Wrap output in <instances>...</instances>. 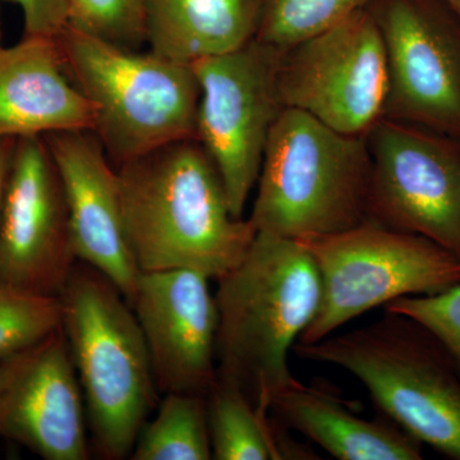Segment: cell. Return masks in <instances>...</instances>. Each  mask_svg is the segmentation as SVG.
Listing matches in <instances>:
<instances>
[{"instance_id":"cell-1","label":"cell","mask_w":460,"mask_h":460,"mask_svg":"<svg viewBox=\"0 0 460 460\" xmlns=\"http://www.w3.org/2000/svg\"><path fill=\"white\" fill-rule=\"evenodd\" d=\"M117 172L138 270L187 269L217 280L246 256L257 230L232 214L219 172L196 138L164 145Z\"/></svg>"},{"instance_id":"cell-2","label":"cell","mask_w":460,"mask_h":460,"mask_svg":"<svg viewBox=\"0 0 460 460\" xmlns=\"http://www.w3.org/2000/svg\"><path fill=\"white\" fill-rule=\"evenodd\" d=\"M217 281V381L270 413L299 381L288 357L319 310V271L296 239L257 232L243 260Z\"/></svg>"},{"instance_id":"cell-3","label":"cell","mask_w":460,"mask_h":460,"mask_svg":"<svg viewBox=\"0 0 460 460\" xmlns=\"http://www.w3.org/2000/svg\"><path fill=\"white\" fill-rule=\"evenodd\" d=\"M59 299L91 449L105 460L129 458L160 394L140 323L113 281L86 262L75 263Z\"/></svg>"},{"instance_id":"cell-4","label":"cell","mask_w":460,"mask_h":460,"mask_svg":"<svg viewBox=\"0 0 460 460\" xmlns=\"http://www.w3.org/2000/svg\"><path fill=\"white\" fill-rule=\"evenodd\" d=\"M293 352L349 372L384 417L441 456L460 460V372L416 321L385 311L370 325L296 343Z\"/></svg>"},{"instance_id":"cell-5","label":"cell","mask_w":460,"mask_h":460,"mask_svg":"<svg viewBox=\"0 0 460 460\" xmlns=\"http://www.w3.org/2000/svg\"><path fill=\"white\" fill-rule=\"evenodd\" d=\"M370 175V151L359 136L284 108L263 153L251 223L293 239L353 228L366 220Z\"/></svg>"},{"instance_id":"cell-6","label":"cell","mask_w":460,"mask_h":460,"mask_svg":"<svg viewBox=\"0 0 460 460\" xmlns=\"http://www.w3.org/2000/svg\"><path fill=\"white\" fill-rule=\"evenodd\" d=\"M57 41L66 74L95 109L93 132L115 168L195 138L199 84L192 66L68 26Z\"/></svg>"},{"instance_id":"cell-7","label":"cell","mask_w":460,"mask_h":460,"mask_svg":"<svg viewBox=\"0 0 460 460\" xmlns=\"http://www.w3.org/2000/svg\"><path fill=\"white\" fill-rule=\"evenodd\" d=\"M321 281L319 310L296 343H316L368 311L460 283V261L420 235L363 220L332 234L296 239Z\"/></svg>"},{"instance_id":"cell-8","label":"cell","mask_w":460,"mask_h":460,"mask_svg":"<svg viewBox=\"0 0 460 460\" xmlns=\"http://www.w3.org/2000/svg\"><path fill=\"white\" fill-rule=\"evenodd\" d=\"M281 53L259 40L190 65L199 84L196 136L238 219L255 189L272 126L284 109Z\"/></svg>"},{"instance_id":"cell-9","label":"cell","mask_w":460,"mask_h":460,"mask_svg":"<svg viewBox=\"0 0 460 460\" xmlns=\"http://www.w3.org/2000/svg\"><path fill=\"white\" fill-rule=\"evenodd\" d=\"M284 108L298 109L334 131L361 136L385 113V44L368 8L281 53Z\"/></svg>"},{"instance_id":"cell-10","label":"cell","mask_w":460,"mask_h":460,"mask_svg":"<svg viewBox=\"0 0 460 460\" xmlns=\"http://www.w3.org/2000/svg\"><path fill=\"white\" fill-rule=\"evenodd\" d=\"M368 151L366 219L428 238L460 261V137L378 120Z\"/></svg>"},{"instance_id":"cell-11","label":"cell","mask_w":460,"mask_h":460,"mask_svg":"<svg viewBox=\"0 0 460 460\" xmlns=\"http://www.w3.org/2000/svg\"><path fill=\"white\" fill-rule=\"evenodd\" d=\"M389 66L386 111L460 137V21L443 0H372Z\"/></svg>"},{"instance_id":"cell-12","label":"cell","mask_w":460,"mask_h":460,"mask_svg":"<svg viewBox=\"0 0 460 460\" xmlns=\"http://www.w3.org/2000/svg\"><path fill=\"white\" fill-rule=\"evenodd\" d=\"M77 262L65 189L47 141L17 138L0 214V281L59 296Z\"/></svg>"},{"instance_id":"cell-13","label":"cell","mask_w":460,"mask_h":460,"mask_svg":"<svg viewBox=\"0 0 460 460\" xmlns=\"http://www.w3.org/2000/svg\"><path fill=\"white\" fill-rule=\"evenodd\" d=\"M202 272L141 271L131 301L160 394H208L217 381L219 314Z\"/></svg>"},{"instance_id":"cell-14","label":"cell","mask_w":460,"mask_h":460,"mask_svg":"<svg viewBox=\"0 0 460 460\" xmlns=\"http://www.w3.org/2000/svg\"><path fill=\"white\" fill-rule=\"evenodd\" d=\"M83 389L62 326L26 353L0 396V438L45 460H86Z\"/></svg>"},{"instance_id":"cell-15","label":"cell","mask_w":460,"mask_h":460,"mask_svg":"<svg viewBox=\"0 0 460 460\" xmlns=\"http://www.w3.org/2000/svg\"><path fill=\"white\" fill-rule=\"evenodd\" d=\"M56 162L78 261L113 281L131 304L138 270L124 233L117 168L91 131L42 136Z\"/></svg>"},{"instance_id":"cell-16","label":"cell","mask_w":460,"mask_h":460,"mask_svg":"<svg viewBox=\"0 0 460 460\" xmlns=\"http://www.w3.org/2000/svg\"><path fill=\"white\" fill-rule=\"evenodd\" d=\"M95 109L74 84L57 38L23 36L0 49V137L93 131Z\"/></svg>"},{"instance_id":"cell-17","label":"cell","mask_w":460,"mask_h":460,"mask_svg":"<svg viewBox=\"0 0 460 460\" xmlns=\"http://www.w3.org/2000/svg\"><path fill=\"white\" fill-rule=\"evenodd\" d=\"M271 416L339 460H420L423 445L381 414L366 420L328 384L301 381L272 402Z\"/></svg>"},{"instance_id":"cell-18","label":"cell","mask_w":460,"mask_h":460,"mask_svg":"<svg viewBox=\"0 0 460 460\" xmlns=\"http://www.w3.org/2000/svg\"><path fill=\"white\" fill-rule=\"evenodd\" d=\"M262 0H146L151 53L190 66L255 40Z\"/></svg>"},{"instance_id":"cell-19","label":"cell","mask_w":460,"mask_h":460,"mask_svg":"<svg viewBox=\"0 0 460 460\" xmlns=\"http://www.w3.org/2000/svg\"><path fill=\"white\" fill-rule=\"evenodd\" d=\"M215 460H313V447L296 440L271 413L253 407L237 390L215 381L206 394Z\"/></svg>"},{"instance_id":"cell-20","label":"cell","mask_w":460,"mask_h":460,"mask_svg":"<svg viewBox=\"0 0 460 460\" xmlns=\"http://www.w3.org/2000/svg\"><path fill=\"white\" fill-rule=\"evenodd\" d=\"M129 459H213L206 395L164 394L154 419L147 420L138 432Z\"/></svg>"},{"instance_id":"cell-21","label":"cell","mask_w":460,"mask_h":460,"mask_svg":"<svg viewBox=\"0 0 460 460\" xmlns=\"http://www.w3.org/2000/svg\"><path fill=\"white\" fill-rule=\"evenodd\" d=\"M372 0H262L256 40L279 53L367 8Z\"/></svg>"},{"instance_id":"cell-22","label":"cell","mask_w":460,"mask_h":460,"mask_svg":"<svg viewBox=\"0 0 460 460\" xmlns=\"http://www.w3.org/2000/svg\"><path fill=\"white\" fill-rule=\"evenodd\" d=\"M60 326L59 296L35 295L0 281V361L31 349Z\"/></svg>"},{"instance_id":"cell-23","label":"cell","mask_w":460,"mask_h":460,"mask_svg":"<svg viewBox=\"0 0 460 460\" xmlns=\"http://www.w3.org/2000/svg\"><path fill=\"white\" fill-rule=\"evenodd\" d=\"M68 27L140 50L146 42V0H68Z\"/></svg>"},{"instance_id":"cell-24","label":"cell","mask_w":460,"mask_h":460,"mask_svg":"<svg viewBox=\"0 0 460 460\" xmlns=\"http://www.w3.org/2000/svg\"><path fill=\"white\" fill-rule=\"evenodd\" d=\"M384 310L410 317L431 332L460 372V283L434 295L402 296Z\"/></svg>"},{"instance_id":"cell-25","label":"cell","mask_w":460,"mask_h":460,"mask_svg":"<svg viewBox=\"0 0 460 460\" xmlns=\"http://www.w3.org/2000/svg\"><path fill=\"white\" fill-rule=\"evenodd\" d=\"M22 9L23 36L57 38L68 26V0H5Z\"/></svg>"},{"instance_id":"cell-26","label":"cell","mask_w":460,"mask_h":460,"mask_svg":"<svg viewBox=\"0 0 460 460\" xmlns=\"http://www.w3.org/2000/svg\"><path fill=\"white\" fill-rule=\"evenodd\" d=\"M16 141V138L0 137V214H2L3 202L7 192L9 177H11Z\"/></svg>"},{"instance_id":"cell-27","label":"cell","mask_w":460,"mask_h":460,"mask_svg":"<svg viewBox=\"0 0 460 460\" xmlns=\"http://www.w3.org/2000/svg\"><path fill=\"white\" fill-rule=\"evenodd\" d=\"M29 350L17 354V356L12 357V358L0 361V396H2L5 387H7L9 381L12 380V377L14 376L18 368H20L21 363H22L23 358H25L26 353L29 352Z\"/></svg>"},{"instance_id":"cell-28","label":"cell","mask_w":460,"mask_h":460,"mask_svg":"<svg viewBox=\"0 0 460 460\" xmlns=\"http://www.w3.org/2000/svg\"><path fill=\"white\" fill-rule=\"evenodd\" d=\"M443 2L447 7L452 9L453 13L460 21V0H443Z\"/></svg>"},{"instance_id":"cell-29","label":"cell","mask_w":460,"mask_h":460,"mask_svg":"<svg viewBox=\"0 0 460 460\" xmlns=\"http://www.w3.org/2000/svg\"><path fill=\"white\" fill-rule=\"evenodd\" d=\"M3 48L2 21H0V49Z\"/></svg>"}]
</instances>
